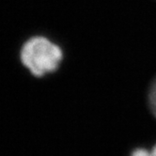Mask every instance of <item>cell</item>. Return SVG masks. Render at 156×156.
<instances>
[{
  "label": "cell",
  "mask_w": 156,
  "mask_h": 156,
  "mask_svg": "<svg viewBox=\"0 0 156 156\" xmlns=\"http://www.w3.org/2000/svg\"><path fill=\"white\" fill-rule=\"evenodd\" d=\"M21 62L36 77L55 72L63 59L62 49L43 36L32 37L21 48Z\"/></svg>",
  "instance_id": "1"
},
{
  "label": "cell",
  "mask_w": 156,
  "mask_h": 156,
  "mask_svg": "<svg viewBox=\"0 0 156 156\" xmlns=\"http://www.w3.org/2000/svg\"><path fill=\"white\" fill-rule=\"evenodd\" d=\"M149 104L151 112L156 118V78L152 82L149 91Z\"/></svg>",
  "instance_id": "2"
},
{
  "label": "cell",
  "mask_w": 156,
  "mask_h": 156,
  "mask_svg": "<svg viewBox=\"0 0 156 156\" xmlns=\"http://www.w3.org/2000/svg\"><path fill=\"white\" fill-rule=\"evenodd\" d=\"M131 156H151V152L149 151H147L146 149L140 148V149H136L133 151L132 152Z\"/></svg>",
  "instance_id": "3"
},
{
  "label": "cell",
  "mask_w": 156,
  "mask_h": 156,
  "mask_svg": "<svg viewBox=\"0 0 156 156\" xmlns=\"http://www.w3.org/2000/svg\"><path fill=\"white\" fill-rule=\"evenodd\" d=\"M151 156H156V145L153 147L152 151H151Z\"/></svg>",
  "instance_id": "4"
}]
</instances>
